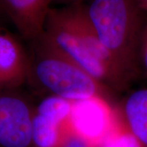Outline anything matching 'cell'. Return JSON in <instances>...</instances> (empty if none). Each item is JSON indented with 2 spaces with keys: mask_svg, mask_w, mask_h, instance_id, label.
Instances as JSON below:
<instances>
[{
  "mask_svg": "<svg viewBox=\"0 0 147 147\" xmlns=\"http://www.w3.org/2000/svg\"><path fill=\"white\" fill-rule=\"evenodd\" d=\"M73 102L47 96L37 105L32 119V147H58L61 127L69 119Z\"/></svg>",
  "mask_w": 147,
  "mask_h": 147,
  "instance_id": "5",
  "label": "cell"
},
{
  "mask_svg": "<svg viewBox=\"0 0 147 147\" xmlns=\"http://www.w3.org/2000/svg\"><path fill=\"white\" fill-rule=\"evenodd\" d=\"M34 111L16 90L0 91V147H32Z\"/></svg>",
  "mask_w": 147,
  "mask_h": 147,
  "instance_id": "4",
  "label": "cell"
},
{
  "mask_svg": "<svg viewBox=\"0 0 147 147\" xmlns=\"http://www.w3.org/2000/svg\"><path fill=\"white\" fill-rule=\"evenodd\" d=\"M33 55L27 82L34 88L65 100L76 102L93 98L110 101L111 89L90 74L60 55L39 38L31 42Z\"/></svg>",
  "mask_w": 147,
  "mask_h": 147,
  "instance_id": "2",
  "label": "cell"
},
{
  "mask_svg": "<svg viewBox=\"0 0 147 147\" xmlns=\"http://www.w3.org/2000/svg\"><path fill=\"white\" fill-rule=\"evenodd\" d=\"M30 59L21 43L0 27V91L16 90L28 79Z\"/></svg>",
  "mask_w": 147,
  "mask_h": 147,
  "instance_id": "8",
  "label": "cell"
},
{
  "mask_svg": "<svg viewBox=\"0 0 147 147\" xmlns=\"http://www.w3.org/2000/svg\"><path fill=\"white\" fill-rule=\"evenodd\" d=\"M101 147H143L127 127L118 108L115 123L102 140Z\"/></svg>",
  "mask_w": 147,
  "mask_h": 147,
  "instance_id": "10",
  "label": "cell"
},
{
  "mask_svg": "<svg viewBox=\"0 0 147 147\" xmlns=\"http://www.w3.org/2000/svg\"><path fill=\"white\" fill-rule=\"evenodd\" d=\"M121 118L143 147H147V88L134 91L119 106Z\"/></svg>",
  "mask_w": 147,
  "mask_h": 147,
  "instance_id": "9",
  "label": "cell"
},
{
  "mask_svg": "<svg viewBox=\"0 0 147 147\" xmlns=\"http://www.w3.org/2000/svg\"><path fill=\"white\" fill-rule=\"evenodd\" d=\"M58 147H101V144L79 131L69 117L62 125Z\"/></svg>",
  "mask_w": 147,
  "mask_h": 147,
  "instance_id": "11",
  "label": "cell"
},
{
  "mask_svg": "<svg viewBox=\"0 0 147 147\" xmlns=\"http://www.w3.org/2000/svg\"><path fill=\"white\" fill-rule=\"evenodd\" d=\"M117 109L102 98L73 102L70 119L79 131L101 144L115 123Z\"/></svg>",
  "mask_w": 147,
  "mask_h": 147,
  "instance_id": "7",
  "label": "cell"
},
{
  "mask_svg": "<svg viewBox=\"0 0 147 147\" xmlns=\"http://www.w3.org/2000/svg\"><path fill=\"white\" fill-rule=\"evenodd\" d=\"M84 5L100 42L131 84L141 65L144 11L133 0H88Z\"/></svg>",
  "mask_w": 147,
  "mask_h": 147,
  "instance_id": "1",
  "label": "cell"
},
{
  "mask_svg": "<svg viewBox=\"0 0 147 147\" xmlns=\"http://www.w3.org/2000/svg\"><path fill=\"white\" fill-rule=\"evenodd\" d=\"M53 0H0L4 12L21 36L33 42L42 35Z\"/></svg>",
  "mask_w": 147,
  "mask_h": 147,
  "instance_id": "6",
  "label": "cell"
},
{
  "mask_svg": "<svg viewBox=\"0 0 147 147\" xmlns=\"http://www.w3.org/2000/svg\"><path fill=\"white\" fill-rule=\"evenodd\" d=\"M85 1L88 2V0H53V3L68 6L73 5V4H79V3H84Z\"/></svg>",
  "mask_w": 147,
  "mask_h": 147,
  "instance_id": "13",
  "label": "cell"
},
{
  "mask_svg": "<svg viewBox=\"0 0 147 147\" xmlns=\"http://www.w3.org/2000/svg\"><path fill=\"white\" fill-rule=\"evenodd\" d=\"M38 38L111 90L126 89L120 80L90 53L69 21L64 7L50 9L43 33Z\"/></svg>",
  "mask_w": 147,
  "mask_h": 147,
  "instance_id": "3",
  "label": "cell"
},
{
  "mask_svg": "<svg viewBox=\"0 0 147 147\" xmlns=\"http://www.w3.org/2000/svg\"><path fill=\"white\" fill-rule=\"evenodd\" d=\"M0 12H2V11H1V10H0Z\"/></svg>",
  "mask_w": 147,
  "mask_h": 147,
  "instance_id": "15",
  "label": "cell"
},
{
  "mask_svg": "<svg viewBox=\"0 0 147 147\" xmlns=\"http://www.w3.org/2000/svg\"><path fill=\"white\" fill-rule=\"evenodd\" d=\"M142 11H147V0H133Z\"/></svg>",
  "mask_w": 147,
  "mask_h": 147,
  "instance_id": "14",
  "label": "cell"
},
{
  "mask_svg": "<svg viewBox=\"0 0 147 147\" xmlns=\"http://www.w3.org/2000/svg\"><path fill=\"white\" fill-rule=\"evenodd\" d=\"M140 61L141 64L147 72V29L143 34L140 50Z\"/></svg>",
  "mask_w": 147,
  "mask_h": 147,
  "instance_id": "12",
  "label": "cell"
}]
</instances>
